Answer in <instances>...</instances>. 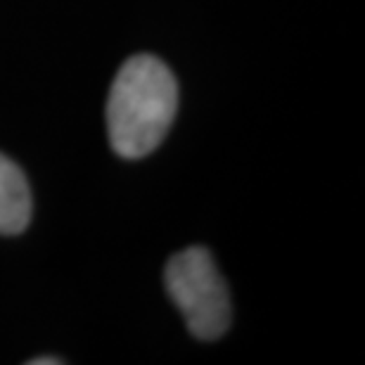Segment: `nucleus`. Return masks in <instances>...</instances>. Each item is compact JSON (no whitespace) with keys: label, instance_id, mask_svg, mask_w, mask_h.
Wrapping results in <instances>:
<instances>
[{"label":"nucleus","instance_id":"f257e3e1","mask_svg":"<svg viewBox=\"0 0 365 365\" xmlns=\"http://www.w3.org/2000/svg\"><path fill=\"white\" fill-rule=\"evenodd\" d=\"M178 109V83L155 55L121 64L107 98V138L123 159H140L159 148Z\"/></svg>","mask_w":365,"mask_h":365},{"label":"nucleus","instance_id":"f03ea898","mask_svg":"<svg viewBox=\"0 0 365 365\" xmlns=\"http://www.w3.org/2000/svg\"><path fill=\"white\" fill-rule=\"evenodd\" d=\"M164 287L197 339L211 341L230 327V297L221 273L204 247H187L169 259Z\"/></svg>","mask_w":365,"mask_h":365},{"label":"nucleus","instance_id":"7ed1b4c3","mask_svg":"<svg viewBox=\"0 0 365 365\" xmlns=\"http://www.w3.org/2000/svg\"><path fill=\"white\" fill-rule=\"evenodd\" d=\"M31 221V190L14 162L0 155V235H19Z\"/></svg>","mask_w":365,"mask_h":365},{"label":"nucleus","instance_id":"20e7f679","mask_svg":"<svg viewBox=\"0 0 365 365\" xmlns=\"http://www.w3.org/2000/svg\"><path fill=\"white\" fill-rule=\"evenodd\" d=\"M31 365H57V363H62L60 359H34V361H29Z\"/></svg>","mask_w":365,"mask_h":365}]
</instances>
